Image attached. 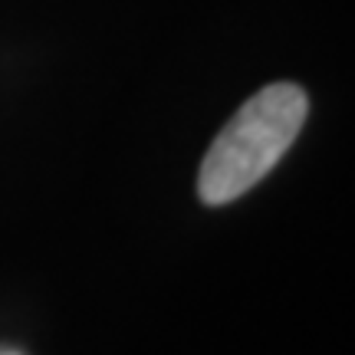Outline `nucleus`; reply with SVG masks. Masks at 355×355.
<instances>
[{
  "mask_svg": "<svg viewBox=\"0 0 355 355\" xmlns=\"http://www.w3.org/2000/svg\"><path fill=\"white\" fill-rule=\"evenodd\" d=\"M309 112V99L293 83H273L241 105L207 148L198 175L204 204H230L263 181L290 152Z\"/></svg>",
  "mask_w": 355,
  "mask_h": 355,
  "instance_id": "obj_1",
  "label": "nucleus"
},
{
  "mask_svg": "<svg viewBox=\"0 0 355 355\" xmlns=\"http://www.w3.org/2000/svg\"><path fill=\"white\" fill-rule=\"evenodd\" d=\"M0 355H17V352H0Z\"/></svg>",
  "mask_w": 355,
  "mask_h": 355,
  "instance_id": "obj_2",
  "label": "nucleus"
}]
</instances>
